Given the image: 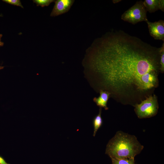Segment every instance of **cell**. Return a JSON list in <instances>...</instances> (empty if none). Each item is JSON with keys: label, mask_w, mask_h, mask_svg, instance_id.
I'll return each instance as SVG.
<instances>
[{"label": "cell", "mask_w": 164, "mask_h": 164, "mask_svg": "<svg viewBox=\"0 0 164 164\" xmlns=\"http://www.w3.org/2000/svg\"><path fill=\"white\" fill-rule=\"evenodd\" d=\"M100 95L98 97L94 98L93 101L100 108H103L105 110H107L108 108L107 106V103L111 94L107 91L100 90Z\"/></svg>", "instance_id": "obj_8"}, {"label": "cell", "mask_w": 164, "mask_h": 164, "mask_svg": "<svg viewBox=\"0 0 164 164\" xmlns=\"http://www.w3.org/2000/svg\"><path fill=\"white\" fill-rule=\"evenodd\" d=\"M149 34L155 39L164 41V21L160 20L158 21L151 22L147 20Z\"/></svg>", "instance_id": "obj_5"}, {"label": "cell", "mask_w": 164, "mask_h": 164, "mask_svg": "<svg viewBox=\"0 0 164 164\" xmlns=\"http://www.w3.org/2000/svg\"><path fill=\"white\" fill-rule=\"evenodd\" d=\"M102 108H100L98 114L96 115L93 120V123L94 126V132L93 136H95L98 130L102 126L103 120L101 117Z\"/></svg>", "instance_id": "obj_9"}, {"label": "cell", "mask_w": 164, "mask_h": 164, "mask_svg": "<svg viewBox=\"0 0 164 164\" xmlns=\"http://www.w3.org/2000/svg\"><path fill=\"white\" fill-rule=\"evenodd\" d=\"M143 148L135 135L119 131L109 141L105 154L111 159H134Z\"/></svg>", "instance_id": "obj_2"}, {"label": "cell", "mask_w": 164, "mask_h": 164, "mask_svg": "<svg viewBox=\"0 0 164 164\" xmlns=\"http://www.w3.org/2000/svg\"><path fill=\"white\" fill-rule=\"evenodd\" d=\"M2 1L11 5L23 8L19 0H3Z\"/></svg>", "instance_id": "obj_13"}, {"label": "cell", "mask_w": 164, "mask_h": 164, "mask_svg": "<svg viewBox=\"0 0 164 164\" xmlns=\"http://www.w3.org/2000/svg\"><path fill=\"white\" fill-rule=\"evenodd\" d=\"M2 36V35L0 34V47L3 45L4 43L1 41V39Z\"/></svg>", "instance_id": "obj_15"}, {"label": "cell", "mask_w": 164, "mask_h": 164, "mask_svg": "<svg viewBox=\"0 0 164 164\" xmlns=\"http://www.w3.org/2000/svg\"><path fill=\"white\" fill-rule=\"evenodd\" d=\"M160 71L163 73L164 71V43H163L162 45L160 47Z\"/></svg>", "instance_id": "obj_11"}, {"label": "cell", "mask_w": 164, "mask_h": 164, "mask_svg": "<svg viewBox=\"0 0 164 164\" xmlns=\"http://www.w3.org/2000/svg\"><path fill=\"white\" fill-rule=\"evenodd\" d=\"M120 1H121V0H113V2L114 3H116L120 2Z\"/></svg>", "instance_id": "obj_16"}, {"label": "cell", "mask_w": 164, "mask_h": 164, "mask_svg": "<svg viewBox=\"0 0 164 164\" xmlns=\"http://www.w3.org/2000/svg\"><path fill=\"white\" fill-rule=\"evenodd\" d=\"M4 68V67L0 66V70L3 69Z\"/></svg>", "instance_id": "obj_17"}, {"label": "cell", "mask_w": 164, "mask_h": 164, "mask_svg": "<svg viewBox=\"0 0 164 164\" xmlns=\"http://www.w3.org/2000/svg\"><path fill=\"white\" fill-rule=\"evenodd\" d=\"M134 107L136 114L140 119L149 118L155 115L159 108L157 99L155 95L149 96Z\"/></svg>", "instance_id": "obj_3"}, {"label": "cell", "mask_w": 164, "mask_h": 164, "mask_svg": "<svg viewBox=\"0 0 164 164\" xmlns=\"http://www.w3.org/2000/svg\"><path fill=\"white\" fill-rule=\"evenodd\" d=\"M53 0H34L33 2L36 3L37 6L42 7L48 6L51 3L55 1Z\"/></svg>", "instance_id": "obj_12"}, {"label": "cell", "mask_w": 164, "mask_h": 164, "mask_svg": "<svg viewBox=\"0 0 164 164\" xmlns=\"http://www.w3.org/2000/svg\"><path fill=\"white\" fill-rule=\"evenodd\" d=\"M0 164H10L7 163L5 159L0 155Z\"/></svg>", "instance_id": "obj_14"}, {"label": "cell", "mask_w": 164, "mask_h": 164, "mask_svg": "<svg viewBox=\"0 0 164 164\" xmlns=\"http://www.w3.org/2000/svg\"><path fill=\"white\" fill-rule=\"evenodd\" d=\"M91 65L102 89L116 101L135 106L158 87L160 49L122 30L97 39Z\"/></svg>", "instance_id": "obj_1"}, {"label": "cell", "mask_w": 164, "mask_h": 164, "mask_svg": "<svg viewBox=\"0 0 164 164\" xmlns=\"http://www.w3.org/2000/svg\"><path fill=\"white\" fill-rule=\"evenodd\" d=\"M111 164H136L134 159L111 158Z\"/></svg>", "instance_id": "obj_10"}, {"label": "cell", "mask_w": 164, "mask_h": 164, "mask_svg": "<svg viewBox=\"0 0 164 164\" xmlns=\"http://www.w3.org/2000/svg\"><path fill=\"white\" fill-rule=\"evenodd\" d=\"M74 1L57 0L51 12L50 16H55L67 12L70 8Z\"/></svg>", "instance_id": "obj_6"}, {"label": "cell", "mask_w": 164, "mask_h": 164, "mask_svg": "<svg viewBox=\"0 0 164 164\" xmlns=\"http://www.w3.org/2000/svg\"><path fill=\"white\" fill-rule=\"evenodd\" d=\"M147 11L154 12L160 9L164 11V0H145L143 2Z\"/></svg>", "instance_id": "obj_7"}, {"label": "cell", "mask_w": 164, "mask_h": 164, "mask_svg": "<svg viewBox=\"0 0 164 164\" xmlns=\"http://www.w3.org/2000/svg\"><path fill=\"white\" fill-rule=\"evenodd\" d=\"M147 12L143 1H138L123 13L121 19L133 24L142 21L146 22L148 20Z\"/></svg>", "instance_id": "obj_4"}]
</instances>
